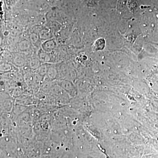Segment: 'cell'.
Masks as SVG:
<instances>
[{
  "label": "cell",
  "instance_id": "cell-1",
  "mask_svg": "<svg viewBox=\"0 0 158 158\" xmlns=\"http://www.w3.org/2000/svg\"><path fill=\"white\" fill-rule=\"evenodd\" d=\"M14 53L12 63L16 66L22 67L25 65L27 62V56L24 53L15 52Z\"/></svg>",
  "mask_w": 158,
  "mask_h": 158
},
{
  "label": "cell",
  "instance_id": "cell-2",
  "mask_svg": "<svg viewBox=\"0 0 158 158\" xmlns=\"http://www.w3.org/2000/svg\"><path fill=\"white\" fill-rule=\"evenodd\" d=\"M40 46L43 50L51 53L56 48L57 43L55 39L52 38L44 41Z\"/></svg>",
  "mask_w": 158,
  "mask_h": 158
},
{
  "label": "cell",
  "instance_id": "cell-3",
  "mask_svg": "<svg viewBox=\"0 0 158 158\" xmlns=\"http://www.w3.org/2000/svg\"><path fill=\"white\" fill-rule=\"evenodd\" d=\"M37 56L41 63H48L52 60L50 53L44 52L41 48L38 51Z\"/></svg>",
  "mask_w": 158,
  "mask_h": 158
},
{
  "label": "cell",
  "instance_id": "cell-4",
  "mask_svg": "<svg viewBox=\"0 0 158 158\" xmlns=\"http://www.w3.org/2000/svg\"><path fill=\"white\" fill-rule=\"evenodd\" d=\"M32 46V44L28 40H24L19 43L17 44V48L20 52H27L30 51Z\"/></svg>",
  "mask_w": 158,
  "mask_h": 158
},
{
  "label": "cell",
  "instance_id": "cell-5",
  "mask_svg": "<svg viewBox=\"0 0 158 158\" xmlns=\"http://www.w3.org/2000/svg\"><path fill=\"white\" fill-rule=\"evenodd\" d=\"M40 38L44 41L52 39L53 37L52 32L49 29L43 28L40 30L39 32Z\"/></svg>",
  "mask_w": 158,
  "mask_h": 158
},
{
  "label": "cell",
  "instance_id": "cell-6",
  "mask_svg": "<svg viewBox=\"0 0 158 158\" xmlns=\"http://www.w3.org/2000/svg\"><path fill=\"white\" fill-rule=\"evenodd\" d=\"M30 40L32 44L36 47L38 46L40 42L41 41L39 34L35 32L31 33L30 36Z\"/></svg>",
  "mask_w": 158,
  "mask_h": 158
},
{
  "label": "cell",
  "instance_id": "cell-7",
  "mask_svg": "<svg viewBox=\"0 0 158 158\" xmlns=\"http://www.w3.org/2000/svg\"><path fill=\"white\" fill-rule=\"evenodd\" d=\"M41 63L37 56H33L30 59V65L32 68H38L40 66Z\"/></svg>",
  "mask_w": 158,
  "mask_h": 158
},
{
  "label": "cell",
  "instance_id": "cell-8",
  "mask_svg": "<svg viewBox=\"0 0 158 158\" xmlns=\"http://www.w3.org/2000/svg\"><path fill=\"white\" fill-rule=\"evenodd\" d=\"M2 57L5 59V60L8 61H11L12 62L13 57H14V53L11 52L9 51L5 50L2 53Z\"/></svg>",
  "mask_w": 158,
  "mask_h": 158
},
{
  "label": "cell",
  "instance_id": "cell-9",
  "mask_svg": "<svg viewBox=\"0 0 158 158\" xmlns=\"http://www.w3.org/2000/svg\"><path fill=\"white\" fill-rule=\"evenodd\" d=\"M48 65H47L46 63L42 64L40 65L39 67V72L41 74L44 75L46 73L47 71L48 70Z\"/></svg>",
  "mask_w": 158,
  "mask_h": 158
},
{
  "label": "cell",
  "instance_id": "cell-10",
  "mask_svg": "<svg viewBox=\"0 0 158 158\" xmlns=\"http://www.w3.org/2000/svg\"><path fill=\"white\" fill-rule=\"evenodd\" d=\"M11 68V65L8 62H3L1 64V69H5L4 70H8Z\"/></svg>",
  "mask_w": 158,
  "mask_h": 158
},
{
  "label": "cell",
  "instance_id": "cell-11",
  "mask_svg": "<svg viewBox=\"0 0 158 158\" xmlns=\"http://www.w3.org/2000/svg\"><path fill=\"white\" fill-rule=\"evenodd\" d=\"M50 25V28L49 29H51L52 30H53V31H55L56 30H58V27H59V26H58V23H52V24Z\"/></svg>",
  "mask_w": 158,
  "mask_h": 158
}]
</instances>
